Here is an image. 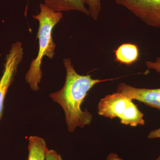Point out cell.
<instances>
[{"label":"cell","mask_w":160,"mask_h":160,"mask_svg":"<svg viewBox=\"0 0 160 160\" xmlns=\"http://www.w3.org/2000/svg\"><path fill=\"white\" fill-rule=\"evenodd\" d=\"M86 5L88 6L89 16L97 21L99 17L101 10V0H86Z\"/></svg>","instance_id":"obj_10"},{"label":"cell","mask_w":160,"mask_h":160,"mask_svg":"<svg viewBox=\"0 0 160 160\" xmlns=\"http://www.w3.org/2000/svg\"><path fill=\"white\" fill-rule=\"evenodd\" d=\"M46 160H62L61 155L54 150H49L47 152Z\"/></svg>","instance_id":"obj_12"},{"label":"cell","mask_w":160,"mask_h":160,"mask_svg":"<svg viewBox=\"0 0 160 160\" xmlns=\"http://www.w3.org/2000/svg\"><path fill=\"white\" fill-rule=\"evenodd\" d=\"M49 150L42 138L38 136H30L29 138L28 160H46Z\"/></svg>","instance_id":"obj_9"},{"label":"cell","mask_w":160,"mask_h":160,"mask_svg":"<svg viewBox=\"0 0 160 160\" xmlns=\"http://www.w3.org/2000/svg\"><path fill=\"white\" fill-rule=\"evenodd\" d=\"M99 115L113 119L118 118L122 124L136 127L145 124L144 114L132 100L118 92L106 96L100 100Z\"/></svg>","instance_id":"obj_3"},{"label":"cell","mask_w":160,"mask_h":160,"mask_svg":"<svg viewBox=\"0 0 160 160\" xmlns=\"http://www.w3.org/2000/svg\"><path fill=\"white\" fill-rule=\"evenodd\" d=\"M39 13L32 15L39 23L37 38L39 49L37 56L31 61L29 69L26 73L25 79L32 90L38 91L39 84L42 77L41 65L43 58L47 57L52 59L54 57L56 45L53 42L52 31L56 25L63 18L62 12L52 11L44 4H40Z\"/></svg>","instance_id":"obj_2"},{"label":"cell","mask_w":160,"mask_h":160,"mask_svg":"<svg viewBox=\"0 0 160 160\" xmlns=\"http://www.w3.org/2000/svg\"><path fill=\"white\" fill-rule=\"evenodd\" d=\"M63 62L66 72L65 84L62 89L51 93L49 97L62 106L65 112L68 130L73 132L78 126L84 128L90 125L92 121V114L87 109L83 111L81 109L88 92L98 83L113 79H94L92 78L90 75L78 74L71 59L66 58Z\"/></svg>","instance_id":"obj_1"},{"label":"cell","mask_w":160,"mask_h":160,"mask_svg":"<svg viewBox=\"0 0 160 160\" xmlns=\"http://www.w3.org/2000/svg\"><path fill=\"white\" fill-rule=\"evenodd\" d=\"M146 25L160 28V0H116Z\"/></svg>","instance_id":"obj_5"},{"label":"cell","mask_w":160,"mask_h":160,"mask_svg":"<svg viewBox=\"0 0 160 160\" xmlns=\"http://www.w3.org/2000/svg\"><path fill=\"white\" fill-rule=\"evenodd\" d=\"M1 54H0V57H1Z\"/></svg>","instance_id":"obj_15"},{"label":"cell","mask_w":160,"mask_h":160,"mask_svg":"<svg viewBox=\"0 0 160 160\" xmlns=\"http://www.w3.org/2000/svg\"><path fill=\"white\" fill-rule=\"evenodd\" d=\"M23 54L22 44L17 42L12 43L9 53L6 55L3 74L0 79V120L3 115L6 93L13 82Z\"/></svg>","instance_id":"obj_4"},{"label":"cell","mask_w":160,"mask_h":160,"mask_svg":"<svg viewBox=\"0 0 160 160\" xmlns=\"http://www.w3.org/2000/svg\"><path fill=\"white\" fill-rule=\"evenodd\" d=\"M148 138L151 139L160 138V128L150 132L148 135Z\"/></svg>","instance_id":"obj_13"},{"label":"cell","mask_w":160,"mask_h":160,"mask_svg":"<svg viewBox=\"0 0 160 160\" xmlns=\"http://www.w3.org/2000/svg\"><path fill=\"white\" fill-rule=\"evenodd\" d=\"M113 52L116 62L127 66L136 62L140 57L138 47L132 43H123L114 50Z\"/></svg>","instance_id":"obj_8"},{"label":"cell","mask_w":160,"mask_h":160,"mask_svg":"<svg viewBox=\"0 0 160 160\" xmlns=\"http://www.w3.org/2000/svg\"><path fill=\"white\" fill-rule=\"evenodd\" d=\"M106 160H123L118 156V154L115 153H110L106 158ZM156 160H160V155Z\"/></svg>","instance_id":"obj_14"},{"label":"cell","mask_w":160,"mask_h":160,"mask_svg":"<svg viewBox=\"0 0 160 160\" xmlns=\"http://www.w3.org/2000/svg\"><path fill=\"white\" fill-rule=\"evenodd\" d=\"M44 4L53 11H76L89 16L86 0H44Z\"/></svg>","instance_id":"obj_7"},{"label":"cell","mask_w":160,"mask_h":160,"mask_svg":"<svg viewBox=\"0 0 160 160\" xmlns=\"http://www.w3.org/2000/svg\"><path fill=\"white\" fill-rule=\"evenodd\" d=\"M146 66L148 69L160 73V57L157 58L155 61H147Z\"/></svg>","instance_id":"obj_11"},{"label":"cell","mask_w":160,"mask_h":160,"mask_svg":"<svg viewBox=\"0 0 160 160\" xmlns=\"http://www.w3.org/2000/svg\"><path fill=\"white\" fill-rule=\"evenodd\" d=\"M117 92L132 100H137L149 107L160 110V88H138L122 82L118 86Z\"/></svg>","instance_id":"obj_6"}]
</instances>
